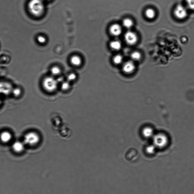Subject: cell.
Here are the masks:
<instances>
[{"label": "cell", "mask_w": 194, "mask_h": 194, "mask_svg": "<svg viewBox=\"0 0 194 194\" xmlns=\"http://www.w3.org/2000/svg\"><path fill=\"white\" fill-rule=\"evenodd\" d=\"M154 142L156 145L159 146H163L166 144L167 138L164 135H159L155 136L154 138Z\"/></svg>", "instance_id": "obj_8"}, {"label": "cell", "mask_w": 194, "mask_h": 194, "mask_svg": "<svg viewBox=\"0 0 194 194\" xmlns=\"http://www.w3.org/2000/svg\"><path fill=\"white\" fill-rule=\"evenodd\" d=\"M1 103H2V101H1V99H0V106H1Z\"/></svg>", "instance_id": "obj_25"}, {"label": "cell", "mask_w": 194, "mask_h": 194, "mask_svg": "<svg viewBox=\"0 0 194 194\" xmlns=\"http://www.w3.org/2000/svg\"><path fill=\"white\" fill-rule=\"evenodd\" d=\"M71 60L72 64L75 66H79L81 64V59L79 57L77 56L72 57Z\"/></svg>", "instance_id": "obj_14"}, {"label": "cell", "mask_w": 194, "mask_h": 194, "mask_svg": "<svg viewBox=\"0 0 194 194\" xmlns=\"http://www.w3.org/2000/svg\"><path fill=\"white\" fill-rule=\"evenodd\" d=\"M76 78V76L75 74H71L68 76V79L70 81H72V80H75Z\"/></svg>", "instance_id": "obj_23"}, {"label": "cell", "mask_w": 194, "mask_h": 194, "mask_svg": "<svg viewBox=\"0 0 194 194\" xmlns=\"http://www.w3.org/2000/svg\"><path fill=\"white\" fill-rule=\"evenodd\" d=\"M124 37L126 42L130 45H133L137 41V36L135 33L133 32H127L125 35Z\"/></svg>", "instance_id": "obj_6"}, {"label": "cell", "mask_w": 194, "mask_h": 194, "mask_svg": "<svg viewBox=\"0 0 194 194\" xmlns=\"http://www.w3.org/2000/svg\"><path fill=\"white\" fill-rule=\"evenodd\" d=\"M135 69V66L132 61L127 62L123 66V71L126 73H130L134 71Z\"/></svg>", "instance_id": "obj_9"}, {"label": "cell", "mask_w": 194, "mask_h": 194, "mask_svg": "<svg viewBox=\"0 0 194 194\" xmlns=\"http://www.w3.org/2000/svg\"><path fill=\"white\" fill-rule=\"evenodd\" d=\"M144 135L147 137H150L153 134V130L150 128H147L144 130Z\"/></svg>", "instance_id": "obj_18"}, {"label": "cell", "mask_w": 194, "mask_h": 194, "mask_svg": "<svg viewBox=\"0 0 194 194\" xmlns=\"http://www.w3.org/2000/svg\"><path fill=\"white\" fill-rule=\"evenodd\" d=\"M186 3L190 9L194 10V0H186Z\"/></svg>", "instance_id": "obj_21"}, {"label": "cell", "mask_w": 194, "mask_h": 194, "mask_svg": "<svg viewBox=\"0 0 194 194\" xmlns=\"http://www.w3.org/2000/svg\"><path fill=\"white\" fill-rule=\"evenodd\" d=\"M43 87L46 91H52L56 88L57 81L51 77H48L44 79L43 82Z\"/></svg>", "instance_id": "obj_3"}, {"label": "cell", "mask_w": 194, "mask_h": 194, "mask_svg": "<svg viewBox=\"0 0 194 194\" xmlns=\"http://www.w3.org/2000/svg\"><path fill=\"white\" fill-rule=\"evenodd\" d=\"M12 137L11 133L7 131L2 132L0 135V139L2 142L4 143H7L10 141Z\"/></svg>", "instance_id": "obj_10"}, {"label": "cell", "mask_w": 194, "mask_h": 194, "mask_svg": "<svg viewBox=\"0 0 194 194\" xmlns=\"http://www.w3.org/2000/svg\"><path fill=\"white\" fill-rule=\"evenodd\" d=\"M13 89V86L9 83L6 81L0 82V94L8 95L12 93Z\"/></svg>", "instance_id": "obj_4"}, {"label": "cell", "mask_w": 194, "mask_h": 194, "mask_svg": "<svg viewBox=\"0 0 194 194\" xmlns=\"http://www.w3.org/2000/svg\"><path fill=\"white\" fill-rule=\"evenodd\" d=\"M123 61V57L122 55H116L113 58V61L116 64H120Z\"/></svg>", "instance_id": "obj_17"}, {"label": "cell", "mask_w": 194, "mask_h": 194, "mask_svg": "<svg viewBox=\"0 0 194 194\" xmlns=\"http://www.w3.org/2000/svg\"><path fill=\"white\" fill-rule=\"evenodd\" d=\"M28 8L31 14L35 17H39L44 12V6L41 0H31L28 3Z\"/></svg>", "instance_id": "obj_1"}, {"label": "cell", "mask_w": 194, "mask_h": 194, "mask_svg": "<svg viewBox=\"0 0 194 194\" xmlns=\"http://www.w3.org/2000/svg\"><path fill=\"white\" fill-rule=\"evenodd\" d=\"M131 57L133 60H138L140 59L141 55L140 53L138 52L135 51L132 53Z\"/></svg>", "instance_id": "obj_16"}, {"label": "cell", "mask_w": 194, "mask_h": 194, "mask_svg": "<svg viewBox=\"0 0 194 194\" xmlns=\"http://www.w3.org/2000/svg\"><path fill=\"white\" fill-rule=\"evenodd\" d=\"M110 30L111 34L115 36L119 35L122 32V28L118 24L112 25Z\"/></svg>", "instance_id": "obj_7"}, {"label": "cell", "mask_w": 194, "mask_h": 194, "mask_svg": "<svg viewBox=\"0 0 194 194\" xmlns=\"http://www.w3.org/2000/svg\"><path fill=\"white\" fill-rule=\"evenodd\" d=\"M68 87L69 84L67 83H65L63 84L62 88L64 89H66L68 88Z\"/></svg>", "instance_id": "obj_24"}, {"label": "cell", "mask_w": 194, "mask_h": 194, "mask_svg": "<svg viewBox=\"0 0 194 194\" xmlns=\"http://www.w3.org/2000/svg\"><path fill=\"white\" fill-rule=\"evenodd\" d=\"M111 48L114 50H118L122 47V44L118 41H115L112 42L110 44Z\"/></svg>", "instance_id": "obj_13"}, {"label": "cell", "mask_w": 194, "mask_h": 194, "mask_svg": "<svg viewBox=\"0 0 194 194\" xmlns=\"http://www.w3.org/2000/svg\"><path fill=\"white\" fill-rule=\"evenodd\" d=\"M38 41L41 43H44L45 42L46 39L44 37L42 36H39L38 37Z\"/></svg>", "instance_id": "obj_22"}, {"label": "cell", "mask_w": 194, "mask_h": 194, "mask_svg": "<svg viewBox=\"0 0 194 194\" xmlns=\"http://www.w3.org/2000/svg\"><path fill=\"white\" fill-rule=\"evenodd\" d=\"M123 24L125 28H130L133 26V22L131 19L129 18H126L123 21Z\"/></svg>", "instance_id": "obj_15"}, {"label": "cell", "mask_w": 194, "mask_h": 194, "mask_svg": "<svg viewBox=\"0 0 194 194\" xmlns=\"http://www.w3.org/2000/svg\"><path fill=\"white\" fill-rule=\"evenodd\" d=\"M174 14L178 19H184L187 16V11L184 6L181 5H178L175 8Z\"/></svg>", "instance_id": "obj_5"}, {"label": "cell", "mask_w": 194, "mask_h": 194, "mask_svg": "<svg viewBox=\"0 0 194 194\" xmlns=\"http://www.w3.org/2000/svg\"><path fill=\"white\" fill-rule=\"evenodd\" d=\"M145 15L147 18L149 19H153L155 16V12L152 8H148L145 12Z\"/></svg>", "instance_id": "obj_12"}, {"label": "cell", "mask_w": 194, "mask_h": 194, "mask_svg": "<svg viewBox=\"0 0 194 194\" xmlns=\"http://www.w3.org/2000/svg\"><path fill=\"white\" fill-rule=\"evenodd\" d=\"M51 72L54 75H58L60 72V70L58 67H54L51 69Z\"/></svg>", "instance_id": "obj_20"}, {"label": "cell", "mask_w": 194, "mask_h": 194, "mask_svg": "<svg viewBox=\"0 0 194 194\" xmlns=\"http://www.w3.org/2000/svg\"><path fill=\"white\" fill-rule=\"evenodd\" d=\"M12 93L16 97H18L21 93V90L19 88H13Z\"/></svg>", "instance_id": "obj_19"}, {"label": "cell", "mask_w": 194, "mask_h": 194, "mask_svg": "<svg viewBox=\"0 0 194 194\" xmlns=\"http://www.w3.org/2000/svg\"><path fill=\"white\" fill-rule=\"evenodd\" d=\"M24 143L27 145L34 146L37 144L40 140L39 135L35 132H29L24 137Z\"/></svg>", "instance_id": "obj_2"}, {"label": "cell", "mask_w": 194, "mask_h": 194, "mask_svg": "<svg viewBox=\"0 0 194 194\" xmlns=\"http://www.w3.org/2000/svg\"><path fill=\"white\" fill-rule=\"evenodd\" d=\"M12 148L16 153H21L24 150V144L20 142L16 141L12 145Z\"/></svg>", "instance_id": "obj_11"}]
</instances>
